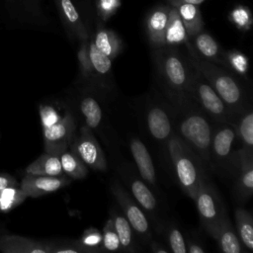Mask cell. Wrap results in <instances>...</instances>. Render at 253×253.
Masks as SVG:
<instances>
[{
    "label": "cell",
    "mask_w": 253,
    "mask_h": 253,
    "mask_svg": "<svg viewBox=\"0 0 253 253\" xmlns=\"http://www.w3.org/2000/svg\"><path fill=\"white\" fill-rule=\"evenodd\" d=\"M164 97L174 111L175 134L200 157L207 168H211V143L214 123L189 93Z\"/></svg>",
    "instance_id": "6da1fadb"
},
{
    "label": "cell",
    "mask_w": 253,
    "mask_h": 253,
    "mask_svg": "<svg viewBox=\"0 0 253 253\" xmlns=\"http://www.w3.org/2000/svg\"><path fill=\"white\" fill-rule=\"evenodd\" d=\"M152 62L162 95L188 93L197 67L190 55L177 46L163 45L152 50Z\"/></svg>",
    "instance_id": "7a4b0ae2"
},
{
    "label": "cell",
    "mask_w": 253,
    "mask_h": 253,
    "mask_svg": "<svg viewBox=\"0 0 253 253\" xmlns=\"http://www.w3.org/2000/svg\"><path fill=\"white\" fill-rule=\"evenodd\" d=\"M175 178L181 190L192 200L208 177L206 165L200 157L178 136L173 135L166 146Z\"/></svg>",
    "instance_id": "3957f363"
},
{
    "label": "cell",
    "mask_w": 253,
    "mask_h": 253,
    "mask_svg": "<svg viewBox=\"0 0 253 253\" xmlns=\"http://www.w3.org/2000/svg\"><path fill=\"white\" fill-rule=\"evenodd\" d=\"M192 59L200 73L235 114H239L247 106L251 105L244 86L234 72L224 66L200 57Z\"/></svg>",
    "instance_id": "277c9868"
},
{
    "label": "cell",
    "mask_w": 253,
    "mask_h": 253,
    "mask_svg": "<svg viewBox=\"0 0 253 253\" xmlns=\"http://www.w3.org/2000/svg\"><path fill=\"white\" fill-rule=\"evenodd\" d=\"M237 143L232 124H214L211 143V169L221 176L233 178L237 167Z\"/></svg>",
    "instance_id": "5b68a950"
},
{
    "label": "cell",
    "mask_w": 253,
    "mask_h": 253,
    "mask_svg": "<svg viewBox=\"0 0 253 253\" xmlns=\"http://www.w3.org/2000/svg\"><path fill=\"white\" fill-rule=\"evenodd\" d=\"M188 93L214 124L234 123L238 114H235L223 102L198 69Z\"/></svg>",
    "instance_id": "8992f818"
},
{
    "label": "cell",
    "mask_w": 253,
    "mask_h": 253,
    "mask_svg": "<svg viewBox=\"0 0 253 253\" xmlns=\"http://www.w3.org/2000/svg\"><path fill=\"white\" fill-rule=\"evenodd\" d=\"M144 124L150 137L156 143L167 146L169 139L175 135V119L174 111L163 95L146 103Z\"/></svg>",
    "instance_id": "52a82bcc"
},
{
    "label": "cell",
    "mask_w": 253,
    "mask_h": 253,
    "mask_svg": "<svg viewBox=\"0 0 253 253\" xmlns=\"http://www.w3.org/2000/svg\"><path fill=\"white\" fill-rule=\"evenodd\" d=\"M194 201L204 229L211 235L217 224L228 215L216 188L208 177L201 184Z\"/></svg>",
    "instance_id": "ba28073f"
},
{
    "label": "cell",
    "mask_w": 253,
    "mask_h": 253,
    "mask_svg": "<svg viewBox=\"0 0 253 253\" xmlns=\"http://www.w3.org/2000/svg\"><path fill=\"white\" fill-rule=\"evenodd\" d=\"M110 189L135 235H137L141 241L149 243L152 239V229L144 211L120 182L114 181Z\"/></svg>",
    "instance_id": "9c48e42d"
},
{
    "label": "cell",
    "mask_w": 253,
    "mask_h": 253,
    "mask_svg": "<svg viewBox=\"0 0 253 253\" xmlns=\"http://www.w3.org/2000/svg\"><path fill=\"white\" fill-rule=\"evenodd\" d=\"M78 127V119L71 105L63 119L51 126L42 128L44 152L60 155L67 150Z\"/></svg>",
    "instance_id": "30bf717a"
},
{
    "label": "cell",
    "mask_w": 253,
    "mask_h": 253,
    "mask_svg": "<svg viewBox=\"0 0 253 253\" xmlns=\"http://www.w3.org/2000/svg\"><path fill=\"white\" fill-rule=\"evenodd\" d=\"M120 176L126 188L128 189V193L135 200V202L141 207L146 215L152 219L156 228H161L162 223L159 219L158 212V204L157 200L150 190L148 185L141 179V177L135 172L132 171L131 168L124 165L120 168Z\"/></svg>",
    "instance_id": "8fae6325"
},
{
    "label": "cell",
    "mask_w": 253,
    "mask_h": 253,
    "mask_svg": "<svg viewBox=\"0 0 253 253\" xmlns=\"http://www.w3.org/2000/svg\"><path fill=\"white\" fill-rule=\"evenodd\" d=\"M69 148L75 152L84 164L95 171H106L107 159L94 132L82 125L76 131Z\"/></svg>",
    "instance_id": "7c38bea8"
},
{
    "label": "cell",
    "mask_w": 253,
    "mask_h": 253,
    "mask_svg": "<svg viewBox=\"0 0 253 253\" xmlns=\"http://www.w3.org/2000/svg\"><path fill=\"white\" fill-rule=\"evenodd\" d=\"M72 107L75 113L79 114L84 126L93 132L101 131L104 126V112L98 99L92 93V89L85 87L79 91L75 96Z\"/></svg>",
    "instance_id": "4fadbf2b"
},
{
    "label": "cell",
    "mask_w": 253,
    "mask_h": 253,
    "mask_svg": "<svg viewBox=\"0 0 253 253\" xmlns=\"http://www.w3.org/2000/svg\"><path fill=\"white\" fill-rule=\"evenodd\" d=\"M236 155L237 167L233 176V191L236 199L244 203L253 194V150L238 147Z\"/></svg>",
    "instance_id": "5bb4252c"
},
{
    "label": "cell",
    "mask_w": 253,
    "mask_h": 253,
    "mask_svg": "<svg viewBox=\"0 0 253 253\" xmlns=\"http://www.w3.org/2000/svg\"><path fill=\"white\" fill-rule=\"evenodd\" d=\"M71 178L66 175L46 176L26 173L23 177L20 188L30 198H39L43 195L53 193L69 185Z\"/></svg>",
    "instance_id": "9a60e30c"
},
{
    "label": "cell",
    "mask_w": 253,
    "mask_h": 253,
    "mask_svg": "<svg viewBox=\"0 0 253 253\" xmlns=\"http://www.w3.org/2000/svg\"><path fill=\"white\" fill-rule=\"evenodd\" d=\"M88 56L92 69V82L87 88L94 90L98 87L101 91L110 90L113 82L112 59L95 46L92 38L88 40Z\"/></svg>",
    "instance_id": "2e32d148"
},
{
    "label": "cell",
    "mask_w": 253,
    "mask_h": 253,
    "mask_svg": "<svg viewBox=\"0 0 253 253\" xmlns=\"http://www.w3.org/2000/svg\"><path fill=\"white\" fill-rule=\"evenodd\" d=\"M181 44L186 45L189 55L192 58H198V55L193 47V44L186 32L184 24L178 14V11L176 7L172 6L169 9L168 22L164 33V45L179 46Z\"/></svg>",
    "instance_id": "e0dca14e"
},
{
    "label": "cell",
    "mask_w": 253,
    "mask_h": 253,
    "mask_svg": "<svg viewBox=\"0 0 253 253\" xmlns=\"http://www.w3.org/2000/svg\"><path fill=\"white\" fill-rule=\"evenodd\" d=\"M129 151L138 170V175L148 185L156 188V172L154 164L145 144L137 137L129 140Z\"/></svg>",
    "instance_id": "ac0fdd59"
},
{
    "label": "cell",
    "mask_w": 253,
    "mask_h": 253,
    "mask_svg": "<svg viewBox=\"0 0 253 253\" xmlns=\"http://www.w3.org/2000/svg\"><path fill=\"white\" fill-rule=\"evenodd\" d=\"M0 251L3 253H49V245L48 240L2 235L0 236Z\"/></svg>",
    "instance_id": "d6986e66"
},
{
    "label": "cell",
    "mask_w": 253,
    "mask_h": 253,
    "mask_svg": "<svg viewBox=\"0 0 253 253\" xmlns=\"http://www.w3.org/2000/svg\"><path fill=\"white\" fill-rule=\"evenodd\" d=\"M169 9L168 6L156 7L146 17V34L152 48L164 45V33L168 22Z\"/></svg>",
    "instance_id": "ffe728a7"
},
{
    "label": "cell",
    "mask_w": 253,
    "mask_h": 253,
    "mask_svg": "<svg viewBox=\"0 0 253 253\" xmlns=\"http://www.w3.org/2000/svg\"><path fill=\"white\" fill-rule=\"evenodd\" d=\"M58 7L63 24L71 38L78 41H86L89 39L88 32L84 26L75 6L71 0H55Z\"/></svg>",
    "instance_id": "44dd1931"
},
{
    "label": "cell",
    "mask_w": 253,
    "mask_h": 253,
    "mask_svg": "<svg viewBox=\"0 0 253 253\" xmlns=\"http://www.w3.org/2000/svg\"><path fill=\"white\" fill-rule=\"evenodd\" d=\"M190 39H192L191 42L198 57L225 67L223 51L214 38H212L209 33L201 31Z\"/></svg>",
    "instance_id": "7402d4cb"
},
{
    "label": "cell",
    "mask_w": 253,
    "mask_h": 253,
    "mask_svg": "<svg viewBox=\"0 0 253 253\" xmlns=\"http://www.w3.org/2000/svg\"><path fill=\"white\" fill-rule=\"evenodd\" d=\"M211 236L217 242L219 249L224 253H242L245 250L228 216L217 224Z\"/></svg>",
    "instance_id": "603a6c76"
},
{
    "label": "cell",
    "mask_w": 253,
    "mask_h": 253,
    "mask_svg": "<svg viewBox=\"0 0 253 253\" xmlns=\"http://www.w3.org/2000/svg\"><path fill=\"white\" fill-rule=\"evenodd\" d=\"M95 46L110 59L116 58L123 50L124 43L121 38L112 30L99 27L92 37Z\"/></svg>",
    "instance_id": "cb8c5ba5"
},
{
    "label": "cell",
    "mask_w": 253,
    "mask_h": 253,
    "mask_svg": "<svg viewBox=\"0 0 253 253\" xmlns=\"http://www.w3.org/2000/svg\"><path fill=\"white\" fill-rule=\"evenodd\" d=\"M236 130L239 147L253 150V111L252 106H247L237 116L232 124Z\"/></svg>",
    "instance_id": "d4e9b609"
},
{
    "label": "cell",
    "mask_w": 253,
    "mask_h": 253,
    "mask_svg": "<svg viewBox=\"0 0 253 253\" xmlns=\"http://www.w3.org/2000/svg\"><path fill=\"white\" fill-rule=\"evenodd\" d=\"M110 217L114 222L115 229L118 233L122 251L135 252L137 251V244L135 239V233L130 226L129 222L126 218L123 212L113 210L110 213Z\"/></svg>",
    "instance_id": "484cf974"
},
{
    "label": "cell",
    "mask_w": 253,
    "mask_h": 253,
    "mask_svg": "<svg viewBox=\"0 0 253 253\" xmlns=\"http://www.w3.org/2000/svg\"><path fill=\"white\" fill-rule=\"evenodd\" d=\"M26 173L46 175V176H61L64 175L59 155L43 152L34 162L26 168Z\"/></svg>",
    "instance_id": "4316f807"
},
{
    "label": "cell",
    "mask_w": 253,
    "mask_h": 253,
    "mask_svg": "<svg viewBox=\"0 0 253 253\" xmlns=\"http://www.w3.org/2000/svg\"><path fill=\"white\" fill-rule=\"evenodd\" d=\"M235 224L237 235L248 251L253 250V218L251 213L244 208L238 207L235 209Z\"/></svg>",
    "instance_id": "83f0119b"
},
{
    "label": "cell",
    "mask_w": 253,
    "mask_h": 253,
    "mask_svg": "<svg viewBox=\"0 0 253 253\" xmlns=\"http://www.w3.org/2000/svg\"><path fill=\"white\" fill-rule=\"evenodd\" d=\"M189 38L194 37L204 28V21L198 5L180 4L176 6Z\"/></svg>",
    "instance_id": "f1b7e54d"
},
{
    "label": "cell",
    "mask_w": 253,
    "mask_h": 253,
    "mask_svg": "<svg viewBox=\"0 0 253 253\" xmlns=\"http://www.w3.org/2000/svg\"><path fill=\"white\" fill-rule=\"evenodd\" d=\"M60 164L64 175L71 179H83L88 174V167L70 148L59 155Z\"/></svg>",
    "instance_id": "f546056e"
},
{
    "label": "cell",
    "mask_w": 253,
    "mask_h": 253,
    "mask_svg": "<svg viewBox=\"0 0 253 253\" xmlns=\"http://www.w3.org/2000/svg\"><path fill=\"white\" fill-rule=\"evenodd\" d=\"M71 108V104L64 103H42L39 106L42 127L45 128L60 122L66 112Z\"/></svg>",
    "instance_id": "4dcf8cb0"
},
{
    "label": "cell",
    "mask_w": 253,
    "mask_h": 253,
    "mask_svg": "<svg viewBox=\"0 0 253 253\" xmlns=\"http://www.w3.org/2000/svg\"><path fill=\"white\" fill-rule=\"evenodd\" d=\"M9 12L18 19H31L40 15L38 0H5Z\"/></svg>",
    "instance_id": "1f68e13d"
},
{
    "label": "cell",
    "mask_w": 253,
    "mask_h": 253,
    "mask_svg": "<svg viewBox=\"0 0 253 253\" xmlns=\"http://www.w3.org/2000/svg\"><path fill=\"white\" fill-rule=\"evenodd\" d=\"M159 231H163L166 246L169 251L173 253H187L186 238L179 227L174 223H170L167 226L162 224Z\"/></svg>",
    "instance_id": "d6a6232c"
},
{
    "label": "cell",
    "mask_w": 253,
    "mask_h": 253,
    "mask_svg": "<svg viewBox=\"0 0 253 253\" xmlns=\"http://www.w3.org/2000/svg\"><path fill=\"white\" fill-rule=\"evenodd\" d=\"M28 197L18 186L0 189V211L7 212L20 206Z\"/></svg>",
    "instance_id": "836d02e7"
},
{
    "label": "cell",
    "mask_w": 253,
    "mask_h": 253,
    "mask_svg": "<svg viewBox=\"0 0 253 253\" xmlns=\"http://www.w3.org/2000/svg\"><path fill=\"white\" fill-rule=\"evenodd\" d=\"M223 60L225 67L236 75L246 76L248 72L249 61L248 57L237 49L223 51Z\"/></svg>",
    "instance_id": "e575fe53"
},
{
    "label": "cell",
    "mask_w": 253,
    "mask_h": 253,
    "mask_svg": "<svg viewBox=\"0 0 253 253\" xmlns=\"http://www.w3.org/2000/svg\"><path fill=\"white\" fill-rule=\"evenodd\" d=\"M88 40L80 42L81 43L77 52L80 81L85 84V87L90 86L92 82V69L88 56Z\"/></svg>",
    "instance_id": "d590c367"
},
{
    "label": "cell",
    "mask_w": 253,
    "mask_h": 253,
    "mask_svg": "<svg viewBox=\"0 0 253 253\" xmlns=\"http://www.w3.org/2000/svg\"><path fill=\"white\" fill-rule=\"evenodd\" d=\"M101 249L102 251H110V252L122 251L121 242L111 217L106 221L103 228Z\"/></svg>",
    "instance_id": "8d00e7d4"
},
{
    "label": "cell",
    "mask_w": 253,
    "mask_h": 253,
    "mask_svg": "<svg viewBox=\"0 0 253 253\" xmlns=\"http://www.w3.org/2000/svg\"><path fill=\"white\" fill-rule=\"evenodd\" d=\"M229 21L240 31L246 32L250 30L253 24L251 11L243 5H238L228 15Z\"/></svg>",
    "instance_id": "74e56055"
},
{
    "label": "cell",
    "mask_w": 253,
    "mask_h": 253,
    "mask_svg": "<svg viewBox=\"0 0 253 253\" xmlns=\"http://www.w3.org/2000/svg\"><path fill=\"white\" fill-rule=\"evenodd\" d=\"M78 241L87 253L102 251V232L95 227L86 228Z\"/></svg>",
    "instance_id": "f35d334b"
},
{
    "label": "cell",
    "mask_w": 253,
    "mask_h": 253,
    "mask_svg": "<svg viewBox=\"0 0 253 253\" xmlns=\"http://www.w3.org/2000/svg\"><path fill=\"white\" fill-rule=\"evenodd\" d=\"M48 245L49 253H87L78 239H52Z\"/></svg>",
    "instance_id": "ab89813d"
},
{
    "label": "cell",
    "mask_w": 253,
    "mask_h": 253,
    "mask_svg": "<svg viewBox=\"0 0 253 253\" xmlns=\"http://www.w3.org/2000/svg\"><path fill=\"white\" fill-rule=\"evenodd\" d=\"M121 6V0H98L97 10L101 20L110 19Z\"/></svg>",
    "instance_id": "60d3db41"
},
{
    "label": "cell",
    "mask_w": 253,
    "mask_h": 253,
    "mask_svg": "<svg viewBox=\"0 0 253 253\" xmlns=\"http://www.w3.org/2000/svg\"><path fill=\"white\" fill-rule=\"evenodd\" d=\"M186 238V245H187V252L189 253H204L206 252V248L203 243L198 240V238Z\"/></svg>",
    "instance_id": "b9f144b4"
},
{
    "label": "cell",
    "mask_w": 253,
    "mask_h": 253,
    "mask_svg": "<svg viewBox=\"0 0 253 253\" xmlns=\"http://www.w3.org/2000/svg\"><path fill=\"white\" fill-rule=\"evenodd\" d=\"M18 186L17 180L7 173H0V189Z\"/></svg>",
    "instance_id": "7bdbcfd3"
},
{
    "label": "cell",
    "mask_w": 253,
    "mask_h": 253,
    "mask_svg": "<svg viewBox=\"0 0 253 253\" xmlns=\"http://www.w3.org/2000/svg\"><path fill=\"white\" fill-rule=\"evenodd\" d=\"M149 247H150V250L152 252H155V253H166L169 251V249L167 248L166 245H164L163 243L159 242V241H156L154 240L153 238L149 241Z\"/></svg>",
    "instance_id": "ee69618b"
},
{
    "label": "cell",
    "mask_w": 253,
    "mask_h": 253,
    "mask_svg": "<svg viewBox=\"0 0 253 253\" xmlns=\"http://www.w3.org/2000/svg\"><path fill=\"white\" fill-rule=\"evenodd\" d=\"M205 0H168V3L171 6H178L180 4H194V5H200L204 2Z\"/></svg>",
    "instance_id": "f6af8a7d"
}]
</instances>
